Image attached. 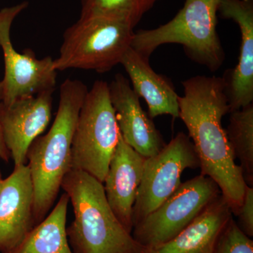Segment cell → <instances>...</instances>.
Segmentation results:
<instances>
[{"mask_svg": "<svg viewBox=\"0 0 253 253\" xmlns=\"http://www.w3.org/2000/svg\"><path fill=\"white\" fill-rule=\"evenodd\" d=\"M239 219L238 226L246 235L253 236V186H247L242 205L236 215Z\"/></svg>", "mask_w": 253, "mask_h": 253, "instance_id": "21", "label": "cell"}, {"mask_svg": "<svg viewBox=\"0 0 253 253\" xmlns=\"http://www.w3.org/2000/svg\"><path fill=\"white\" fill-rule=\"evenodd\" d=\"M161 0H81V18L104 16L124 21L134 28Z\"/></svg>", "mask_w": 253, "mask_h": 253, "instance_id": "19", "label": "cell"}, {"mask_svg": "<svg viewBox=\"0 0 253 253\" xmlns=\"http://www.w3.org/2000/svg\"><path fill=\"white\" fill-rule=\"evenodd\" d=\"M232 215L221 194L177 235L144 253H213L219 234Z\"/></svg>", "mask_w": 253, "mask_h": 253, "instance_id": "16", "label": "cell"}, {"mask_svg": "<svg viewBox=\"0 0 253 253\" xmlns=\"http://www.w3.org/2000/svg\"><path fill=\"white\" fill-rule=\"evenodd\" d=\"M225 132L228 142L240 166L246 184L253 186V104L230 113Z\"/></svg>", "mask_w": 253, "mask_h": 253, "instance_id": "18", "label": "cell"}, {"mask_svg": "<svg viewBox=\"0 0 253 253\" xmlns=\"http://www.w3.org/2000/svg\"><path fill=\"white\" fill-rule=\"evenodd\" d=\"M213 253H253V241L231 217L219 234Z\"/></svg>", "mask_w": 253, "mask_h": 253, "instance_id": "20", "label": "cell"}, {"mask_svg": "<svg viewBox=\"0 0 253 253\" xmlns=\"http://www.w3.org/2000/svg\"><path fill=\"white\" fill-rule=\"evenodd\" d=\"M217 25V0H185L169 22L134 33L131 47L149 59L160 46L181 44L190 59L214 72L225 60Z\"/></svg>", "mask_w": 253, "mask_h": 253, "instance_id": "4", "label": "cell"}, {"mask_svg": "<svg viewBox=\"0 0 253 253\" xmlns=\"http://www.w3.org/2000/svg\"><path fill=\"white\" fill-rule=\"evenodd\" d=\"M1 101V82H0V101Z\"/></svg>", "mask_w": 253, "mask_h": 253, "instance_id": "24", "label": "cell"}, {"mask_svg": "<svg viewBox=\"0 0 253 253\" xmlns=\"http://www.w3.org/2000/svg\"><path fill=\"white\" fill-rule=\"evenodd\" d=\"M61 189L72 205L74 219L66 228L73 253H144L125 229L106 199L103 183L78 169L63 178Z\"/></svg>", "mask_w": 253, "mask_h": 253, "instance_id": "3", "label": "cell"}, {"mask_svg": "<svg viewBox=\"0 0 253 253\" xmlns=\"http://www.w3.org/2000/svg\"><path fill=\"white\" fill-rule=\"evenodd\" d=\"M11 155L9 150L6 148L5 145L4 139H3L2 133L0 129V158L5 162L8 163L9 161Z\"/></svg>", "mask_w": 253, "mask_h": 253, "instance_id": "22", "label": "cell"}, {"mask_svg": "<svg viewBox=\"0 0 253 253\" xmlns=\"http://www.w3.org/2000/svg\"><path fill=\"white\" fill-rule=\"evenodd\" d=\"M217 13L241 33L239 62L223 77L231 113L253 103V0H217Z\"/></svg>", "mask_w": 253, "mask_h": 253, "instance_id": "13", "label": "cell"}, {"mask_svg": "<svg viewBox=\"0 0 253 253\" xmlns=\"http://www.w3.org/2000/svg\"><path fill=\"white\" fill-rule=\"evenodd\" d=\"M145 159L123 140L120 133L119 141L103 183L108 204L130 234L133 229V206L142 179Z\"/></svg>", "mask_w": 253, "mask_h": 253, "instance_id": "14", "label": "cell"}, {"mask_svg": "<svg viewBox=\"0 0 253 253\" xmlns=\"http://www.w3.org/2000/svg\"><path fill=\"white\" fill-rule=\"evenodd\" d=\"M109 89L123 140L144 158L158 154L166 144L153 119L141 107L129 80L118 73L109 84Z\"/></svg>", "mask_w": 253, "mask_h": 253, "instance_id": "11", "label": "cell"}, {"mask_svg": "<svg viewBox=\"0 0 253 253\" xmlns=\"http://www.w3.org/2000/svg\"><path fill=\"white\" fill-rule=\"evenodd\" d=\"M200 162L189 135L179 132L158 154L145 159L140 186L133 206V227L166 201L181 184L186 169Z\"/></svg>", "mask_w": 253, "mask_h": 253, "instance_id": "8", "label": "cell"}, {"mask_svg": "<svg viewBox=\"0 0 253 253\" xmlns=\"http://www.w3.org/2000/svg\"><path fill=\"white\" fill-rule=\"evenodd\" d=\"M34 190L27 165L14 166L0 190V253L19 244L36 226Z\"/></svg>", "mask_w": 253, "mask_h": 253, "instance_id": "12", "label": "cell"}, {"mask_svg": "<svg viewBox=\"0 0 253 253\" xmlns=\"http://www.w3.org/2000/svg\"><path fill=\"white\" fill-rule=\"evenodd\" d=\"M119 138L109 84L96 81L78 115L71 147V169L85 172L104 183Z\"/></svg>", "mask_w": 253, "mask_h": 253, "instance_id": "6", "label": "cell"}, {"mask_svg": "<svg viewBox=\"0 0 253 253\" xmlns=\"http://www.w3.org/2000/svg\"><path fill=\"white\" fill-rule=\"evenodd\" d=\"M221 195L217 184L200 175L182 183L161 206L134 225L133 238L146 249L168 242Z\"/></svg>", "mask_w": 253, "mask_h": 253, "instance_id": "7", "label": "cell"}, {"mask_svg": "<svg viewBox=\"0 0 253 253\" xmlns=\"http://www.w3.org/2000/svg\"><path fill=\"white\" fill-rule=\"evenodd\" d=\"M3 179H3L1 173L0 172V190H1V184H2Z\"/></svg>", "mask_w": 253, "mask_h": 253, "instance_id": "23", "label": "cell"}, {"mask_svg": "<svg viewBox=\"0 0 253 253\" xmlns=\"http://www.w3.org/2000/svg\"><path fill=\"white\" fill-rule=\"evenodd\" d=\"M68 204L69 198L64 193L44 220L16 247L2 253H73L66 233Z\"/></svg>", "mask_w": 253, "mask_h": 253, "instance_id": "17", "label": "cell"}, {"mask_svg": "<svg viewBox=\"0 0 253 253\" xmlns=\"http://www.w3.org/2000/svg\"><path fill=\"white\" fill-rule=\"evenodd\" d=\"M87 86L79 80L66 79L60 87L59 109L46 134L28 149L27 166L34 190V221L44 220L57 199L63 178L71 169V147L78 115Z\"/></svg>", "mask_w": 253, "mask_h": 253, "instance_id": "2", "label": "cell"}, {"mask_svg": "<svg viewBox=\"0 0 253 253\" xmlns=\"http://www.w3.org/2000/svg\"><path fill=\"white\" fill-rule=\"evenodd\" d=\"M54 91L24 96L9 105L0 101V129L14 166L26 165L28 149L49 126Z\"/></svg>", "mask_w": 253, "mask_h": 253, "instance_id": "10", "label": "cell"}, {"mask_svg": "<svg viewBox=\"0 0 253 253\" xmlns=\"http://www.w3.org/2000/svg\"><path fill=\"white\" fill-rule=\"evenodd\" d=\"M28 6V3L23 1L0 10V46L4 60L1 101L5 105L24 96L54 89L56 86L58 71L51 56L38 59L31 49L20 54L11 42L10 31L13 21Z\"/></svg>", "mask_w": 253, "mask_h": 253, "instance_id": "9", "label": "cell"}, {"mask_svg": "<svg viewBox=\"0 0 253 253\" xmlns=\"http://www.w3.org/2000/svg\"><path fill=\"white\" fill-rule=\"evenodd\" d=\"M134 33L130 25L115 18L80 17L63 33L59 57L54 60L55 70L109 72L121 63Z\"/></svg>", "mask_w": 253, "mask_h": 253, "instance_id": "5", "label": "cell"}, {"mask_svg": "<svg viewBox=\"0 0 253 253\" xmlns=\"http://www.w3.org/2000/svg\"><path fill=\"white\" fill-rule=\"evenodd\" d=\"M121 64L129 76L133 90L147 104L148 114L151 119L163 115L179 118V95L169 80L155 72L150 66L149 59L130 46Z\"/></svg>", "mask_w": 253, "mask_h": 253, "instance_id": "15", "label": "cell"}, {"mask_svg": "<svg viewBox=\"0 0 253 253\" xmlns=\"http://www.w3.org/2000/svg\"><path fill=\"white\" fill-rule=\"evenodd\" d=\"M178 98L179 118L184 122L200 162L201 174L217 184L232 214L242 205L246 184L236 164L221 121L230 113L223 77L198 76L182 83Z\"/></svg>", "mask_w": 253, "mask_h": 253, "instance_id": "1", "label": "cell"}, {"mask_svg": "<svg viewBox=\"0 0 253 253\" xmlns=\"http://www.w3.org/2000/svg\"></svg>", "mask_w": 253, "mask_h": 253, "instance_id": "25", "label": "cell"}]
</instances>
